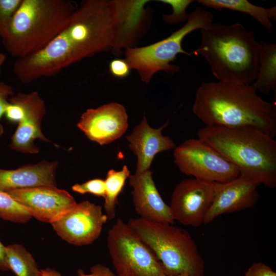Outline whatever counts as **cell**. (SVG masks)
I'll list each match as a JSON object with an SVG mask.
<instances>
[{
    "label": "cell",
    "mask_w": 276,
    "mask_h": 276,
    "mask_svg": "<svg viewBox=\"0 0 276 276\" xmlns=\"http://www.w3.org/2000/svg\"><path fill=\"white\" fill-rule=\"evenodd\" d=\"M111 1L87 0L76 8L64 29L46 47L16 59L13 72L29 83L54 76L86 57L111 49L117 21Z\"/></svg>",
    "instance_id": "1"
},
{
    "label": "cell",
    "mask_w": 276,
    "mask_h": 276,
    "mask_svg": "<svg viewBox=\"0 0 276 276\" xmlns=\"http://www.w3.org/2000/svg\"><path fill=\"white\" fill-rule=\"evenodd\" d=\"M192 111L205 126H249L273 138L276 135L275 103L263 99L251 85L203 82L196 90Z\"/></svg>",
    "instance_id": "2"
},
{
    "label": "cell",
    "mask_w": 276,
    "mask_h": 276,
    "mask_svg": "<svg viewBox=\"0 0 276 276\" xmlns=\"http://www.w3.org/2000/svg\"><path fill=\"white\" fill-rule=\"evenodd\" d=\"M200 30V44L191 54L203 56L219 81L251 85L257 76L260 50L254 33L240 23H213Z\"/></svg>",
    "instance_id": "3"
},
{
    "label": "cell",
    "mask_w": 276,
    "mask_h": 276,
    "mask_svg": "<svg viewBox=\"0 0 276 276\" xmlns=\"http://www.w3.org/2000/svg\"><path fill=\"white\" fill-rule=\"evenodd\" d=\"M239 169L240 175L260 185L276 186V141L252 127L207 125L197 133Z\"/></svg>",
    "instance_id": "4"
},
{
    "label": "cell",
    "mask_w": 276,
    "mask_h": 276,
    "mask_svg": "<svg viewBox=\"0 0 276 276\" xmlns=\"http://www.w3.org/2000/svg\"><path fill=\"white\" fill-rule=\"evenodd\" d=\"M76 9L68 0H21L3 44L16 59L35 53L58 35Z\"/></svg>",
    "instance_id": "5"
},
{
    "label": "cell",
    "mask_w": 276,
    "mask_h": 276,
    "mask_svg": "<svg viewBox=\"0 0 276 276\" xmlns=\"http://www.w3.org/2000/svg\"><path fill=\"white\" fill-rule=\"evenodd\" d=\"M128 223L154 252L166 275L204 276V261L187 231L140 217Z\"/></svg>",
    "instance_id": "6"
},
{
    "label": "cell",
    "mask_w": 276,
    "mask_h": 276,
    "mask_svg": "<svg viewBox=\"0 0 276 276\" xmlns=\"http://www.w3.org/2000/svg\"><path fill=\"white\" fill-rule=\"evenodd\" d=\"M212 13L200 7L189 14L186 24L170 36L159 41L142 47L125 50V60L131 69H135L142 81L149 83L157 72L164 71L174 74L180 71L179 67L172 64L178 54H192L182 48V41L190 33L208 28L213 24Z\"/></svg>",
    "instance_id": "7"
},
{
    "label": "cell",
    "mask_w": 276,
    "mask_h": 276,
    "mask_svg": "<svg viewBox=\"0 0 276 276\" xmlns=\"http://www.w3.org/2000/svg\"><path fill=\"white\" fill-rule=\"evenodd\" d=\"M107 244L118 276H166L153 250L122 219H118L109 229Z\"/></svg>",
    "instance_id": "8"
},
{
    "label": "cell",
    "mask_w": 276,
    "mask_h": 276,
    "mask_svg": "<svg viewBox=\"0 0 276 276\" xmlns=\"http://www.w3.org/2000/svg\"><path fill=\"white\" fill-rule=\"evenodd\" d=\"M174 163L188 176L212 182H225L240 175L239 169L200 139H189L175 148Z\"/></svg>",
    "instance_id": "9"
},
{
    "label": "cell",
    "mask_w": 276,
    "mask_h": 276,
    "mask_svg": "<svg viewBox=\"0 0 276 276\" xmlns=\"http://www.w3.org/2000/svg\"><path fill=\"white\" fill-rule=\"evenodd\" d=\"M108 219L101 206L84 201L75 204L51 224L63 240L82 246L91 244L100 236Z\"/></svg>",
    "instance_id": "10"
},
{
    "label": "cell",
    "mask_w": 276,
    "mask_h": 276,
    "mask_svg": "<svg viewBox=\"0 0 276 276\" xmlns=\"http://www.w3.org/2000/svg\"><path fill=\"white\" fill-rule=\"evenodd\" d=\"M214 182L196 178L183 179L175 187L169 205L174 220L197 227L204 218L214 197Z\"/></svg>",
    "instance_id": "11"
},
{
    "label": "cell",
    "mask_w": 276,
    "mask_h": 276,
    "mask_svg": "<svg viewBox=\"0 0 276 276\" xmlns=\"http://www.w3.org/2000/svg\"><path fill=\"white\" fill-rule=\"evenodd\" d=\"M32 217L52 223L77 203L67 191L55 186H40L5 192Z\"/></svg>",
    "instance_id": "12"
},
{
    "label": "cell",
    "mask_w": 276,
    "mask_h": 276,
    "mask_svg": "<svg viewBox=\"0 0 276 276\" xmlns=\"http://www.w3.org/2000/svg\"><path fill=\"white\" fill-rule=\"evenodd\" d=\"M77 127L92 141L103 145L121 137L128 127V115L121 104L111 102L86 110Z\"/></svg>",
    "instance_id": "13"
},
{
    "label": "cell",
    "mask_w": 276,
    "mask_h": 276,
    "mask_svg": "<svg viewBox=\"0 0 276 276\" xmlns=\"http://www.w3.org/2000/svg\"><path fill=\"white\" fill-rule=\"evenodd\" d=\"M260 184L239 175L225 182H214V197L203 224H207L224 214L252 207L259 198L257 188Z\"/></svg>",
    "instance_id": "14"
},
{
    "label": "cell",
    "mask_w": 276,
    "mask_h": 276,
    "mask_svg": "<svg viewBox=\"0 0 276 276\" xmlns=\"http://www.w3.org/2000/svg\"><path fill=\"white\" fill-rule=\"evenodd\" d=\"M11 98L21 105L24 116L18 123L9 146L18 152L37 154L39 150L34 144L35 140L51 142L43 135L40 128L45 113L44 102L36 91L29 94L19 93Z\"/></svg>",
    "instance_id": "15"
},
{
    "label": "cell",
    "mask_w": 276,
    "mask_h": 276,
    "mask_svg": "<svg viewBox=\"0 0 276 276\" xmlns=\"http://www.w3.org/2000/svg\"><path fill=\"white\" fill-rule=\"evenodd\" d=\"M150 1H112L117 22L111 50L119 56L121 49L135 47V44L148 27L150 14L145 6Z\"/></svg>",
    "instance_id": "16"
},
{
    "label": "cell",
    "mask_w": 276,
    "mask_h": 276,
    "mask_svg": "<svg viewBox=\"0 0 276 276\" xmlns=\"http://www.w3.org/2000/svg\"><path fill=\"white\" fill-rule=\"evenodd\" d=\"M132 187V201L140 218L158 222L173 224L169 205L162 199L152 178L150 170L136 172L129 176Z\"/></svg>",
    "instance_id": "17"
},
{
    "label": "cell",
    "mask_w": 276,
    "mask_h": 276,
    "mask_svg": "<svg viewBox=\"0 0 276 276\" xmlns=\"http://www.w3.org/2000/svg\"><path fill=\"white\" fill-rule=\"evenodd\" d=\"M167 125L168 122L159 128H153L144 116L131 134L126 136L130 149L137 157L136 172L150 170L157 153L175 148L173 141L162 134V130Z\"/></svg>",
    "instance_id": "18"
},
{
    "label": "cell",
    "mask_w": 276,
    "mask_h": 276,
    "mask_svg": "<svg viewBox=\"0 0 276 276\" xmlns=\"http://www.w3.org/2000/svg\"><path fill=\"white\" fill-rule=\"evenodd\" d=\"M58 164L57 162L43 160L14 170L0 169V190L6 192L40 186L56 187Z\"/></svg>",
    "instance_id": "19"
},
{
    "label": "cell",
    "mask_w": 276,
    "mask_h": 276,
    "mask_svg": "<svg viewBox=\"0 0 276 276\" xmlns=\"http://www.w3.org/2000/svg\"><path fill=\"white\" fill-rule=\"evenodd\" d=\"M256 78L251 84L256 91L268 95L276 90V44L261 40Z\"/></svg>",
    "instance_id": "20"
},
{
    "label": "cell",
    "mask_w": 276,
    "mask_h": 276,
    "mask_svg": "<svg viewBox=\"0 0 276 276\" xmlns=\"http://www.w3.org/2000/svg\"><path fill=\"white\" fill-rule=\"evenodd\" d=\"M204 6L222 10L223 9L248 14L268 31H272L271 19H276V7L265 8L256 6L247 0H198Z\"/></svg>",
    "instance_id": "21"
},
{
    "label": "cell",
    "mask_w": 276,
    "mask_h": 276,
    "mask_svg": "<svg viewBox=\"0 0 276 276\" xmlns=\"http://www.w3.org/2000/svg\"><path fill=\"white\" fill-rule=\"evenodd\" d=\"M10 270L16 276H40V270L31 254L22 245L13 244L5 246Z\"/></svg>",
    "instance_id": "22"
},
{
    "label": "cell",
    "mask_w": 276,
    "mask_h": 276,
    "mask_svg": "<svg viewBox=\"0 0 276 276\" xmlns=\"http://www.w3.org/2000/svg\"><path fill=\"white\" fill-rule=\"evenodd\" d=\"M130 175L129 170L126 165L121 170L110 169L107 173L104 180L105 195L104 208L108 219L111 220L115 217L118 196Z\"/></svg>",
    "instance_id": "23"
},
{
    "label": "cell",
    "mask_w": 276,
    "mask_h": 276,
    "mask_svg": "<svg viewBox=\"0 0 276 276\" xmlns=\"http://www.w3.org/2000/svg\"><path fill=\"white\" fill-rule=\"evenodd\" d=\"M32 217L29 212L5 192L0 190V218L16 223H26Z\"/></svg>",
    "instance_id": "24"
},
{
    "label": "cell",
    "mask_w": 276,
    "mask_h": 276,
    "mask_svg": "<svg viewBox=\"0 0 276 276\" xmlns=\"http://www.w3.org/2000/svg\"><path fill=\"white\" fill-rule=\"evenodd\" d=\"M164 4L170 5L173 12L171 14H164L163 18L167 24H174L187 21L189 14L186 13V9L192 3V0H160Z\"/></svg>",
    "instance_id": "25"
},
{
    "label": "cell",
    "mask_w": 276,
    "mask_h": 276,
    "mask_svg": "<svg viewBox=\"0 0 276 276\" xmlns=\"http://www.w3.org/2000/svg\"><path fill=\"white\" fill-rule=\"evenodd\" d=\"M21 0H0V37L7 33L10 21Z\"/></svg>",
    "instance_id": "26"
},
{
    "label": "cell",
    "mask_w": 276,
    "mask_h": 276,
    "mask_svg": "<svg viewBox=\"0 0 276 276\" xmlns=\"http://www.w3.org/2000/svg\"><path fill=\"white\" fill-rule=\"evenodd\" d=\"M72 190L80 194L90 193L98 197L104 198L105 186L104 180L95 178L82 183H76L72 187Z\"/></svg>",
    "instance_id": "27"
},
{
    "label": "cell",
    "mask_w": 276,
    "mask_h": 276,
    "mask_svg": "<svg viewBox=\"0 0 276 276\" xmlns=\"http://www.w3.org/2000/svg\"><path fill=\"white\" fill-rule=\"evenodd\" d=\"M14 94L13 88L11 85L0 81V121L2 116L4 115L10 98ZM3 133L4 128L0 123V137Z\"/></svg>",
    "instance_id": "28"
},
{
    "label": "cell",
    "mask_w": 276,
    "mask_h": 276,
    "mask_svg": "<svg viewBox=\"0 0 276 276\" xmlns=\"http://www.w3.org/2000/svg\"><path fill=\"white\" fill-rule=\"evenodd\" d=\"M109 70L114 77L124 78L129 75L131 68L125 59H116L110 62Z\"/></svg>",
    "instance_id": "29"
},
{
    "label": "cell",
    "mask_w": 276,
    "mask_h": 276,
    "mask_svg": "<svg viewBox=\"0 0 276 276\" xmlns=\"http://www.w3.org/2000/svg\"><path fill=\"white\" fill-rule=\"evenodd\" d=\"M244 276H276V273L270 266L259 262L253 263Z\"/></svg>",
    "instance_id": "30"
},
{
    "label": "cell",
    "mask_w": 276,
    "mask_h": 276,
    "mask_svg": "<svg viewBox=\"0 0 276 276\" xmlns=\"http://www.w3.org/2000/svg\"><path fill=\"white\" fill-rule=\"evenodd\" d=\"M76 276H118L109 268L102 265L96 264L90 269V273L88 274L80 273Z\"/></svg>",
    "instance_id": "31"
},
{
    "label": "cell",
    "mask_w": 276,
    "mask_h": 276,
    "mask_svg": "<svg viewBox=\"0 0 276 276\" xmlns=\"http://www.w3.org/2000/svg\"><path fill=\"white\" fill-rule=\"evenodd\" d=\"M0 270L3 271H7L10 270L8 264L5 246L0 241Z\"/></svg>",
    "instance_id": "32"
},
{
    "label": "cell",
    "mask_w": 276,
    "mask_h": 276,
    "mask_svg": "<svg viewBox=\"0 0 276 276\" xmlns=\"http://www.w3.org/2000/svg\"><path fill=\"white\" fill-rule=\"evenodd\" d=\"M40 276H62L57 271L49 268L40 269Z\"/></svg>",
    "instance_id": "33"
},
{
    "label": "cell",
    "mask_w": 276,
    "mask_h": 276,
    "mask_svg": "<svg viewBox=\"0 0 276 276\" xmlns=\"http://www.w3.org/2000/svg\"><path fill=\"white\" fill-rule=\"evenodd\" d=\"M6 56L5 54L0 52V73L1 72V68L3 64L6 60Z\"/></svg>",
    "instance_id": "34"
},
{
    "label": "cell",
    "mask_w": 276,
    "mask_h": 276,
    "mask_svg": "<svg viewBox=\"0 0 276 276\" xmlns=\"http://www.w3.org/2000/svg\"><path fill=\"white\" fill-rule=\"evenodd\" d=\"M166 276H189L187 274H179L177 275H166Z\"/></svg>",
    "instance_id": "35"
}]
</instances>
